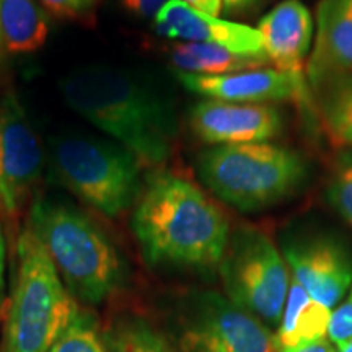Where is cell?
<instances>
[{
  "label": "cell",
  "instance_id": "6da1fadb",
  "mask_svg": "<svg viewBox=\"0 0 352 352\" xmlns=\"http://www.w3.org/2000/svg\"><path fill=\"white\" fill-rule=\"evenodd\" d=\"M74 111L107 132L140 164H164L173 152L176 116L155 87L121 69L88 65L64 78Z\"/></svg>",
  "mask_w": 352,
  "mask_h": 352
},
{
  "label": "cell",
  "instance_id": "7a4b0ae2",
  "mask_svg": "<svg viewBox=\"0 0 352 352\" xmlns=\"http://www.w3.org/2000/svg\"><path fill=\"white\" fill-rule=\"evenodd\" d=\"M131 226L153 266L214 267L230 239L222 210L191 182L171 173L148 178Z\"/></svg>",
  "mask_w": 352,
  "mask_h": 352
},
{
  "label": "cell",
  "instance_id": "3957f363",
  "mask_svg": "<svg viewBox=\"0 0 352 352\" xmlns=\"http://www.w3.org/2000/svg\"><path fill=\"white\" fill-rule=\"evenodd\" d=\"M30 228L43 241L70 296L100 305L116 292L124 267L108 235L72 206L36 199Z\"/></svg>",
  "mask_w": 352,
  "mask_h": 352
},
{
  "label": "cell",
  "instance_id": "277c9868",
  "mask_svg": "<svg viewBox=\"0 0 352 352\" xmlns=\"http://www.w3.org/2000/svg\"><path fill=\"white\" fill-rule=\"evenodd\" d=\"M16 254L19 271L3 331V352H50L80 310L30 227L21 232Z\"/></svg>",
  "mask_w": 352,
  "mask_h": 352
},
{
  "label": "cell",
  "instance_id": "5b68a950",
  "mask_svg": "<svg viewBox=\"0 0 352 352\" xmlns=\"http://www.w3.org/2000/svg\"><path fill=\"white\" fill-rule=\"evenodd\" d=\"M201 182L241 212L284 201L307 179V164L296 151L272 144L214 145L199 155Z\"/></svg>",
  "mask_w": 352,
  "mask_h": 352
},
{
  "label": "cell",
  "instance_id": "8992f818",
  "mask_svg": "<svg viewBox=\"0 0 352 352\" xmlns=\"http://www.w3.org/2000/svg\"><path fill=\"white\" fill-rule=\"evenodd\" d=\"M56 175L74 195L108 217H118L140 192V162L111 140L67 135L52 145Z\"/></svg>",
  "mask_w": 352,
  "mask_h": 352
},
{
  "label": "cell",
  "instance_id": "52a82bcc",
  "mask_svg": "<svg viewBox=\"0 0 352 352\" xmlns=\"http://www.w3.org/2000/svg\"><path fill=\"white\" fill-rule=\"evenodd\" d=\"M220 274L235 305L264 324H279L292 277L270 236L254 227L239 228L228 239Z\"/></svg>",
  "mask_w": 352,
  "mask_h": 352
},
{
  "label": "cell",
  "instance_id": "ba28073f",
  "mask_svg": "<svg viewBox=\"0 0 352 352\" xmlns=\"http://www.w3.org/2000/svg\"><path fill=\"white\" fill-rule=\"evenodd\" d=\"M179 346L182 352H280L267 324L215 292L196 297Z\"/></svg>",
  "mask_w": 352,
  "mask_h": 352
},
{
  "label": "cell",
  "instance_id": "9c48e42d",
  "mask_svg": "<svg viewBox=\"0 0 352 352\" xmlns=\"http://www.w3.org/2000/svg\"><path fill=\"white\" fill-rule=\"evenodd\" d=\"M44 153L25 109L13 95L0 98V208L15 214L43 171Z\"/></svg>",
  "mask_w": 352,
  "mask_h": 352
},
{
  "label": "cell",
  "instance_id": "30bf717a",
  "mask_svg": "<svg viewBox=\"0 0 352 352\" xmlns=\"http://www.w3.org/2000/svg\"><path fill=\"white\" fill-rule=\"evenodd\" d=\"M352 80V0H320L316 33L307 60L311 100Z\"/></svg>",
  "mask_w": 352,
  "mask_h": 352
},
{
  "label": "cell",
  "instance_id": "8fae6325",
  "mask_svg": "<svg viewBox=\"0 0 352 352\" xmlns=\"http://www.w3.org/2000/svg\"><path fill=\"white\" fill-rule=\"evenodd\" d=\"M189 122L201 140L210 145L261 144L284 129L283 114L271 104H241L204 100L189 111Z\"/></svg>",
  "mask_w": 352,
  "mask_h": 352
},
{
  "label": "cell",
  "instance_id": "7c38bea8",
  "mask_svg": "<svg viewBox=\"0 0 352 352\" xmlns=\"http://www.w3.org/2000/svg\"><path fill=\"white\" fill-rule=\"evenodd\" d=\"M256 30L270 63L292 78L302 94L310 96L305 76V57L314 38L310 10L300 0H284L259 20Z\"/></svg>",
  "mask_w": 352,
  "mask_h": 352
},
{
  "label": "cell",
  "instance_id": "4fadbf2b",
  "mask_svg": "<svg viewBox=\"0 0 352 352\" xmlns=\"http://www.w3.org/2000/svg\"><path fill=\"white\" fill-rule=\"evenodd\" d=\"M292 279L321 305L333 308L352 285V258L329 239L300 240L285 246Z\"/></svg>",
  "mask_w": 352,
  "mask_h": 352
},
{
  "label": "cell",
  "instance_id": "5bb4252c",
  "mask_svg": "<svg viewBox=\"0 0 352 352\" xmlns=\"http://www.w3.org/2000/svg\"><path fill=\"white\" fill-rule=\"evenodd\" d=\"M186 90L209 100L241 104H266L270 101L296 100L302 108L308 107L310 96L302 94L289 76L277 69H254L226 76H196L176 72Z\"/></svg>",
  "mask_w": 352,
  "mask_h": 352
},
{
  "label": "cell",
  "instance_id": "9a60e30c",
  "mask_svg": "<svg viewBox=\"0 0 352 352\" xmlns=\"http://www.w3.org/2000/svg\"><path fill=\"white\" fill-rule=\"evenodd\" d=\"M160 36L186 43L214 44L245 56H266L258 30L197 12L179 0H168L155 16Z\"/></svg>",
  "mask_w": 352,
  "mask_h": 352
},
{
  "label": "cell",
  "instance_id": "2e32d148",
  "mask_svg": "<svg viewBox=\"0 0 352 352\" xmlns=\"http://www.w3.org/2000/svg\"><path fill=\"white\" fill-rule=\"evenodd\" d=\"M331 308L314 300L296 279L290 280L283 316L277 324L279 349L323 340L328 334Z\"/></svg>",
  "mask_w": 352,
  "mask_h": 352
},
{
  "label": "cell",
  "instance_id": "e0dca14e",
  "mask_svg": "<svg viewBox=\"0 0 352 352\" xmlns=\"http://www.w3.org/2000/svg\"><path fill=\"white\" fill-rule=\"evenodd\" d=\"M171 63L178 72L196 76H226L266 67L270 63L266 56H245L227 47L214 44L182 43L171 51Z\"/></svg>",
  "mask_w": 352,
  "mask_h": 352
},
{
  "label": "cell",
  "instance_id": "ac0fdd59",
  "mask_svg": "<svg viewBox=\"0 0 352 352\" xmlns=\"http://www.w3.org/2000/svg\"><path fill=\"white\" fill-rule=\"evenodd\" d=\"M47 39V21L34 0H0V46L10 52H34Z\"/></svg>",
  "mask_w": 352,
  "mask_h": 352
},
{
  "label": "cell",
  "instance_id": "d6986e66",
  "mask_svg": "<svg viewBox=\"0 0 352 352\" xmlns=\"http://www.w3.org/2000/svg\"><path fill=\"white\" fill-rule=\"evenodd\" d=\"M316 114L336 147L352 148V80L316 98Z\"/></svg>",
  "mask_w": 352,
  "mask_h": 352
},
{
  "label": "cell",
  "instance_id": "ffe728a7",
  "mask_svg": "<svg viewBox=\"0 0 352 352\" xmlns=\"http://www.w3.org/2000/svg\"><path fill=\"white\" fill-rule=\"evenodd\" d=\"M109 352H173L164 338L142 320H126L108 333Z\"/></svg>",
  "mask_w": 352,
  "mask_h": 352
},
{
  "label": "cell",
  "instance_id": "44dd1931",
  "mask_svg": "<svg viewBox=\"0 0 352 352\" xmlns=\"http://www.w3.org/2000/svg\"><path fill=\"white\" fill-rule=\"evenodd\" d=\"M50 352H109V347L94 316L80 314Z\"/></svg>",
  "mask_w": 352,
  "mask_h": 352
},
{
  "label": "cell",
  "instance_id": "7402d4cb",
  "mask_svg": "<svg viewBox=\"0 0 352 352\" xmlns=\"http://www.w3.org/2000/svg\"><path fill=\"white\" fill-rule=\"evenodd\" d=\"M327 197L331 208L352 227V148H346L329 173Z\"/></svg>",
  "mask_w": 352,
  "mask_h": 352
},
{
  "label": "cell",
  "instance_id": "603a6c76",
  "mask_svg": "<svg viewBox=\"0 0 352 352\" xmlns=\"http://www.w3.org/2000/svg\"><path fill=\"white\" fill-rule=\"evenodd\" d=\"M329 341L336 346L344 344L352 340V290L344 302L331 311L328 327Z\"/></svg>",
  "mask_w": 352,
  "mask_h": 352
},
{
  "label": "cell",
  "instance_id": "cb8c5ba5",
  "mask_svg": "<svg viewBox=\"0 0 352 352\" xmlns=\"http://www.w3.org/2000/svg\"><path fill=\"white\" fill-rule=\"evenodd\" d=\"M96 0H43V3L57 15L76 16L87 12Z\"/></svg>",
  "mask_w": 352,
  "mask_h": 352
},
{
  "label": "cell",
  "instance_id": "d4e9b609",
  "mask_svg": "<svg viewBox=\"0 0 352 352\" xmlns=\"http://www.w3.org/2000/svg\"><path fill=\"white\" fill-rule=\"evenodd\" d=\"M127 10L145 19H155L168 0H122Z\"/></svg>",
  "mask_w": 352,
  "mask_h": 352
},
{
  "label": "cell",
  "instance_id": "484cf974",
  "mask_svg": "<svg viewBox=\"0 0 352 352\" xmlns=\"http://www.w3.org/2000/svg\"><path fill=\"white\" fill-rule=\"evenodd\" d=\"M179 2L186 3L195 10L206 13V15L219 16L222 12V0H179Z\"/></svg>",
  "mask_w": 352,
  "mask_h": 352
},
{
  "label": "cell",
  "instance_id": "4316f807",
  "mask_svg": "<svg viewBox=\"0 0 352 352\" xmlns=\"http://www.w3.org/2000/svg\"><path fill=\"white\" fill-rule=\"evenodd\" d=\"M280 352H336V349L331 346V341L323 338V340L305 342V344L287 347V349H280Z\"/></svg>",
  "mask_w": 352,
  "mask_h": 352
},
{
  "label": "cell",
  "instance_id": "83f0119b",
  "mask_svg": "<svg viewBox=\"0 0 352 352\" xmlns=\"http://www.w3.org/2000/svg\"><path fill=\"white\" fill-rule=\"evenodd\" d=\"M258 0H222V12L227 15H240L253 8Z\"/></svg>",
  "mask_w": 352,
  "mask_h": 352
},
{
  "label": "cell",
  "instance_id": "f1b7e54d",
  "mask_svg": "<svg viewBox=\"0 0 352 352\" xmlns=\"http://www.w3.org/2000/svg\"><path fill=\"white\" fill-rule=\"evenodd\" d=\"M3 287H6V240L0 227V302H2Z\"/></svg>",
  "mask_w": 352,
  "mask_h": 352
},
{
  "label": "cell",
  "instance_id": "f546056e",
  "mask_svg": "<svg viewBox=\"0 0 352 352\" xmlns=\"http://www.w3.org/2000/svg\"><path fill=\"white\" fill-rule=\"evenodd\" d=\"M336 347H338L336 352H352V340H351V341H347V342H344V344L336 346Z\"/></svg>",
  "mask_w": 352,
  "mask_h": 352
}]
</instances>
